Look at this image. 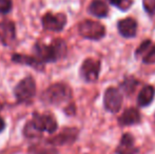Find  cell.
Here are the masks:
<instances>
[{
  "label": "cell",
  "mask_w": 155,
  "mask_h": 154,
  "mask_svg": "<svg viewBox=\"0 0 155 154\" xmlns=\"http://www.w3.org/2000/svg\"><path fill=\"white\" fill-rule=\"evenodd\" d=\"M36 58L43 64L55 62L61 59L67 54V44L61 39H55L50 44L36 43L34 47Z\"/></svg>",
  "instance_id": "obj_1"
},
{
  "label": "cell",
  "mask_w": 155,
  "mask_h": 154,
  "mask_svg": "<svg viewBox=\"0 0 155 154\" xmlns=\"http://www.w3.org/2000/svg\"><path fill=\"white\" fill-rule=\"evenodd\" d=\"M72 91L64 84H54L41 94V100L47 105L58 106L71 99Z\"/></svg>",
  "instance_id": "obj_2"
},
{
  "label": "cell",
  "mask_w": 155,
  "mask_h": 154,
  "mask_svg": "<svg viewBox=\"0 0 155 154\" xmlns=\"http://www.w3.org/2000/svg\"><path fill=\"white\" fill-rule=\"evenodd\" d=\"M36 93V84L32 76L23 78L16 86L14 94L18 103H30Z\"/></svg>",
  "instance_id": "obj_3"
},
{
  "label": "cell",
  "mask_w": 155,
  "mask_h": 154,
  "mask_svg": "<svg viewBox=\"0 0 155 154\" xmlns=\"http://www.w3.org/2000/svg\"><path fill=\"white\" fill-rule=\"evenodd\" d=\"M79 34L84 38L91 40H99L106 35V29L98 21L84 20L78 27Z\"/></svg>",
  "instance_id": "obj_4"
},
{
  "label": "cell",
  "mask_w": 155,
  "mask_h": 154,
  "mask_svg": "<svg viewBox=\"0 0 155 154\" xmlns=\"http://www.w3.org/2000/svg\"><path fill=\"white\" fill-rule=\"evenodd\" d=\"M121 103H123V95L116 88H109L104 92V105L106 110L111 113H117L120 110Z\"/></svg>",
  "instance_id": "obj_5"
},
{
  "label": "cell",
  "mask_w": 155,
  "mask_h": 154,
  "mask_svg": "<svg viewBox=\"0 0 155 154\" xmlns=\"http://www.w3.org/2000/svg\"><path fill=\"white\" fill-rule=\"evenodd\" d=\"M32 121L41 132L45 131L48 133H53L57 130L58 127L55 117L51 114H39L35 112L33 114Z\"/></svg>",
  "instance_id": "obj_6"
},
{
  "label": "cell",
  "mask_w": 155,
  "mask_h": 154,
  "mask_svg": "<svg viewBox=\"0 0 155 154\" xmlns=\"http://www.w3.org/2000/svg\"><path fill=\"white\" fill-rule=\"evenodd\" d=\"M100 71V62L93 58H88L80 68V75L87 82H94L98 79Z\"/></svg>",
  "instance_id": "obj_7"
},
{
  "label": "cell",
  "mask_w": 155,
  "mask_h": 154,
  "mask_svg": "<svg viewBox=\"0 0 155 154\" xmlns=\"http://www.w3.org/2000/svg\"><path fill=\"white\" fill-rule=\"evenodd\" d=\"M67 23V17L64 14H52L47 13L42 17V25L45 30L52 32H60Z\"/></svg>",
  "instance_id": "obj_8"
},
{
  "label": "cell",
  "mask_w": 155,
  "mask_h": 154,
  "mask_svg": "<svg viewBox=\"0 0 155 154\" xmlns=\"http://www.w3.org/2000/svg\"><path fill=\"white\" fill-rule=\"evenodd\" d=\"M16 40L15 25L11 20H3L0 22V41L6 47H10Z\"/></svg>",
  "instance_id": "obj_9"
},
{
  "label": "cell",
  "mask_w": 155,
  "mask_h": 154,
  "mask_svg": "<svg viewBox=\"0 0 155 154\" xmlns=\"http://www.w3.org/2000/svg\"><path fill=\"white\" fill-rule=\"evenodd\" d=\"M78 135L77 129H73V128H69V129H63L58 135L54 136L52 139H50L49 142L54 146H62V145L67 144H72L73 142H75Z\"/></svg>",
  "instance_id": "obj_10"
},
{
  "label": "cell",
  "mask_w": 155,
  "mask_h": 154,
  "mask_svg": "<svg viewBox=\"0 0 155 154\" xmlns=\"http://www.w3.org/2000/svg\"><path fill=\"white\" fill-rule=\"evenodd\" d=\"M115 152L116 154H137L138 149L135 146L134 137L130 133L124 134Z\"/></svg>",
  "instance_id": "obj_11"
},
{
  "label": "cell",
  "mask_w": 155,
  "mask_h": 154,
  "mask_svg": "<svg viewBox=\"0 0 155 154\" xmlns=\"http://www.w3.org/2000/svg\"><path fill=\"white\" fill-rule=\"evenodd\" d=\"M117 28L121 36L124 38H132L136 35L137 22L133 18H124L119 21Z\"/></svg>",
  "instance_id": "obj_12"
},
{
  "label": "cell",
  "mask_w": 155,
  "mask_h": 154,
  "mask_svg": "<svg viewBox=\"0 0 155 154\" xmlns=\"http://www.w3.org/2000/svg\"><path fill=\"white\" fill-rule=\"evenodd\" d=\"M12 60L17 64H27L29 67L36 69L38 71H43L45 70V64L41 62L39 59H37L36 57H33V56H27V55H22V54H15L13 55Z\"/></svg>",
  "instance_id": "obj_13"
},
{
  "label": "cell",
  "mask_w": 155,
  "mask_h": 154,
  "mask_svg": "<svg viewBox=\"0 0 155 154\" xmlns=\"http://www.w3.org/2000/svg\"><path fill=\"white\" fill-rule=\"evenodd\" d=\"M139 121H140V114H139L138 110L135 108L126 109L118 118V123L120 126L135 125V123H138Z\"/></svg>",
  "instance_id": "obj_14"
},
{
  "label": "cell",
  "mask_w": 155,
  "mask_h": 154,
  "mask_svg": "<svg viewBox=\"0 0 155 154\" xmlns=\"http://www.w3.org/2000/svg\"><path fill=\"white\" fill-rule=\"evenodd\" d=\"M155 95V89L152 86H145L140 90L137 97V105L139 107H147L153 101Z\"/></svg>",
  "instance_id": "obj_15"
},
{
  "label": "cell",
  "mask_w": 155,
  "mask_h": 154,
  "mask_svg": "<svg viewBox=\"0 0 155 154\" xmlns=\"http://www.w3.org/2000/svg\"><path fill=\"white\" fill-rule=\"evenodd\" d=\"M89 13L98 18H104L108 15V5L102 0H93L89 6Z\"/></svg>",
  "instance_id": "obj_16"
},
{
  "label": "cell",
  "mask_w": 155,
  "mask_h": 154,
  "mask_svg": "<svg viewBox=\"0 0 155 154\" xmlns=\"http://www.w3.org/2000/svg\"><path fill=\"white\" fill-rule=\"evenodd\" d=\"M30 152H32L33 154H58L55 146L52 145L49 140L33 145L30 148Z\"/></svg>",
  "instance_id": "obj_17"
},
{
  "label": "cell",
  "mask_w": 155,
  "mask_h": 154,
  "mask_svg": "<svg viewBox=\"0 0 155 154\" xmlns=\"http://www.w3.org/2000/svg\"><path fill=\"white\" fill-rule=\"evenodd\" d=\"M23 135L27 138H39L42 135V132L34 125L32 120H30L23 128Z\"/></svg>",
  "instance_id": "obj_18"
},
{
  "label": "cell",
  "mask_w": 155,
  "mask_h": 154,
  "mask_svg": "<svg viewBox=\"0 0 155 154\" xmlns=\"http://www.w3.org/2000/svg\"><path fill=\"white\" fill-rule=\"evenodd\" d=\"M137 84H138V82H137V80H135V78L129 77V78H126V79L121 82L120 87L127 94H131V93L134 92L135 87H136Z\"/></svg>",
  "instance_id": "obj_19"
},
{
  "label": "cell",
  "mask_w": 155,
  "mask_h": 154,
  "mask_svg": "<svg viewBox=\"0 0 155 154\" xmlns=\"http://www.w3.org/2000/svg\"><path fill=\"white\" fill-rule=\"evenodd\" d=\"M143 64H155V44H151L145 54L141 57Z\"/></svg>",
  "instance_id": "obj_20"
},
{
  "label": "cell",
  "mask_w": 155,
  "mask_h": 154,
  "mask_svg": "<svg viewBox=\"0 0 155 154\" xmlns=\"http://www.w3.org/2000/svg\"><path fill=\"white\" fill-rule=\"evenodd\" d=\"M109 1H110L111 4L124 11L128 10L132 4V0H109Z\"/></svg>",
  "instance_id": "obj_21"
},
{
  "label": "cell",
  "mask_w": 155,
  "mask_h": 154,
  "mask_svg": "<svg viewBox=\"0 0 155 154\" xmlns=\"http://www.w3.org/2000/svg\"><path fill=\"white\" fill-rule=\"evenodd\" d=\"M152 44L151 40H145L143 43H140L138 47V49L136 50V56L137 57H143V54L147 52V50L149 49V47Z\"/></svg>",
  "instance_id": "obj_22"
},
{
  "label": "cell",
  "mask_w": 155,
  "mask_h": 154,
  "mask_svg": "<svg viewBox=\"0 0 155 154\" xmlns=\"http://www.w3.org/2000/svg\"><path fill=\"white\" fill-rule=\"evenodd\" d=\"M143 5L148 14L153 15L155 13V0H143Z\"/></svg>",
  "instance_id": "obj_23"
},
{
  "label": "cell",
  "mask_w": 155,
  "mask_h": 154,
  "mask_svg": "<svg viewBox=\"0 0 155 154\" xmlns=\"http://www.w3.org/2000/svg\"><path fill=\"white\" fill-rule=\"evenodd\" d=\"M12 0H0V14H8L12 10Z\"/></svg>",
  "instance_id": "obj_24"
},
{
  "label": "cell",
  "mask_w": 155,
  "mask_h": 154,
  "mask_svg": "<svg viewBox=\"0 0 155 154\" xmlns=\"http://www.w3.org/2000/svg\"><path fill=\"white\" fill-rule=\"evenodd\" d=\"M4 128H5V123H4L3 118H2V117H0V132L3 131Z\"/></svg>",
  "instance_id": "obj_25"
}]
</instances>
